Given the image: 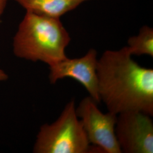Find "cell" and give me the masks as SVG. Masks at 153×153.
Wrapping results in <instances>:
<instances>
[{
	"instance_id": "obj_1",
	"label": "cell",
	"mask_w": 153,
	"mask_h": 153,
	"mask_svg": "<svg viewBox=\"0 0 153 153\" xmlns=\"http://www.w3.org/2000/svg\"><path fill=\"white\" fill-rule=\"evenodd\" d=\"M97 74L100 100L109 112L140 111L153 116V69L140 65L126 46L104 51Z\"/></svg>"
},
{
	"instance_id": "obj_2",
	"label": "cell",
	"mask_w": 153,
	"mask_h": 153,
	"mask_svg": "<svg viewBox=\"0 0 153 153\" xmlns=\"http://www.w3.org/2000/svg\"><path fill=\"white\" fill-rule=\"evenodd\" d=\"M71 38L60 18L26 11L13 41L14 55L51 66L67 57Z\"/></svg>"
},
{
	"instance_id": "obj_3",
	"label": "cell",
	"mask_w": 153,
	"mask_h": 153,
	"mask_svg": "<svg viewBox=\"0 0 153 153\" xmlns=\"http://www.w3.org/2000/svg\"><path fill=\"white\" fill-rule=\"evenodd\" d=\"M75 101L66 104L58 119L40 128L33 148L35 153H91L81 121L76 114Z\"/></svg>"
},
{
	"instance_id": "obj_4",
	"label": "cell",
	"mask_w": 153,
	"mask_h": 153,
	"mask_svg": "<svg viewBox=\"0 0 153 153\" xmlns=\"http://www.w3.org/2000/svg\"><path fill=\"white\" fill-rule=\"evenodd\" d=\"M97 103L89 96L83 99L76 109L88 141L102 153H122L115 134L117 115L109 111L103 114Z\"/></svg>"
},
{
	"instance_id": "obj_5",
	"label": "cell",
	"mask_w": 153,
	"mask_h": 153,
	"mask_svg": "<svg viewBox=\"0 0 153 153\" xmlns=\"http://www.w3.org/2000/svg\"><path fill=\"white\" fill-rule=\"evenodd\" d=\"M115 134L122 152L153 153V122L150 115L140 111L117 115Z\"/></svg>"
},
{
	"instance_id": "obj_6",
	"label": "cell",
	"mask_w": 153,
	"mask_h": 153,
	"mask_svg": "<svg viewBox=\"0 0 153 153\" xmlns=\"http://www.w3.org/2000/svg\"><path fill=\"white\" fill-rule=\"evenodd\" d=\"M98 52L93 48L79 58L65 59L49 66V79L55 84L57 81L71 78L80 83L86 89L90 96L98 103L100 102L99 96L97 66Z\"/></svg>"
},
{
	"instance_id": "obj_7",
	"label": "cell",
	"mask_w": 153,
	"mask_h": 153,
	"mask_svg": "<svg viewBox=\"0 0 153 153\" xmlns=\"http://www.w3.org/2000/svg\"><path fill=\"white\" fill-rule=\"evenodd\" d=\"M26 11L59 18L88 1L95 0H15Z\"/></svg>"
},
{
	"instance_id": "obj_8",
	"label": "cell",
	"mask_w": 153,
	"mask_h": 153,
	"mask_svg": "<svg viewBox=\"0 0 153 153\" xmlns=\"http://www.w3.org/2000/svg\"><path fill=\"white\" fill-rule=\"evenodd\" d=\"M126 47L131 56L148 55L153 57V28L145 25L138 34L128 39Z\"/></svg>"
},
{
	"instance_id": "obj_9",
	"label": "cell",
	"mask_w": 153,
	"mask_h": 153,
	"mask_svg": "<svg viewBox=\"0 0 153 153\" xmlns=\"http://www.w3.org/2000/svg\"><path fill=\"white\" fill-rule=\"evenodd\" d=\"M7 1L8 0H0V16L5 11Z\"/></svg>"
},
{
	"instance_id": "obj_10",
	"label": "cell",
	"mask_w": 153,
	"mask_h": 153,
	"mask_svg": "<svg viewBox=\"0 0 153 153\" xmlns=\"http://www.w3.org/2000/svg\"><path fill=\"white\" fill-rule=\"evenodd\" d=\"M8 79V76L5 71L0 68V82L4 81Z\"/></svg>"
}]
</instances>
